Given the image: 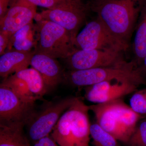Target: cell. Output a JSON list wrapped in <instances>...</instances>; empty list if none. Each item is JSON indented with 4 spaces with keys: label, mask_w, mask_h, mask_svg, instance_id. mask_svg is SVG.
<instances>
[{
    "label": "cell",
    "mask_w": 146,
    "mask_h": 146,
    "mask_svg": "<svg viewBox=\"0 0 146 146\" xmlns=\"http://www.w3.org/2000/svg\"><path fill=\"white\" fill-rule=\"evenodd\" d=\"M34 54L31 50H8L0 57V76L6 78L28 68Z\"/></svg>",
    "instance_id": "14"
},
{
    "label": "cell",
    "mask_w": 146,
    "mask_h": 146,
    "mask_svg": "<svg viewBox=\"0 0 146 146\" xmlns=\"http://www.w3.org/2000/svg\"><path fill=\"white\" fill-rule=\"evenodd\" d=\"M97 123L118 141L126 144L143 115L133 111L122 99L89 106Z\"/></svg>",
    "instance_id": "2"
},
{
    "label": "cell",
    "mask_w": 146,
    "mask_h": 146,
    "mask_svg": "<svg viewBox=\"0 0 146 146\" xmlns=\"http://www.w3.org/2000/svg\"><path fill=\"white\" fill-rule=\"evenodd\" d=\"M140 71L146 76V56L142 63V65L138 67Z\"/></svg>",
    "instance_id": "27"
},
{
    "label": "cell",
    "mask_w": 146,
    "mask_h": 146,
    "mask_svg": "<svg viewBox=\"0 0 146 146\" xmlns=\"http://www.w3.org/2000/svg\"><path fill=\"white\" fill-rule=\"evenodd\" d=\"M91 4L92 11L111 33L128 44L146 0H102Z\"/></svg>",
    "instance_id": "1"
},
{
    "label": "cell",
    "mask_w": 146,
    "mask_h": 146,
    "mask_svg": "<svg viewBox=\"0 0 146 146\" xmlns=\"http://www.w3.org/2000/svg\"><path fill=\"white\" fill-rule=\"evenodd\" d=\"M23 125H0V146H30Z\"/></svg>",
    "instance_id": "15"
},
{
    "label": "cell",
    "mask_w": 146,
    "mask_h": 146,
    "mask_svg": "<svg viewBox=\"0 0 146 146\" xmlns=\"http://www.w3.org/2000/svg\"><path fill=\"white\" fill-rule=\"evenodd\" d=\"M123 54L122 52L112 51L78 49L63 59L69 71L81 70L125 65L128 62Z\"/></svg>",
    "instance_id": "9"
},
{
    "label": "cell",
    "mask_w": 146,
    "mask_h": 146,
    "mask_svg": "<svg viewBox=\"0 0 146 146\" xmlns=\"http://www.w3.org/2000/svg\"><path fill=\"white\" fill-rule=\"evenodd\" d=\"M34 104L25 101L10 88L0 85V125H25L34 115Z\"/></svg>",
    "instance_id": "8"
},
{
    "label": "cell",
    "mask_w": 146,
    "mask_h": 146,
    "mask_svg": "<svg viewBox=\"0 0 146 146\" xmlns=\"http://www.w3.org/2000/svg\"><path fill=\"white\" fill-rule=\"evenodd\" d=\"M12 36L5 31H0V55L3 54L8 48L9 44Z\"/></svg>",
    "instance_id": "24"
},
{
    "label": "cell",
    "mask_w": 146,
    "mask_h": 146,
    "mask_svg": "<svg viewBox=\"0 0 146 146\" xmlns=\"http://www.w3.org/2000/svg\"><path fill=\"white\" fill-rule=\"evenodd\" d=\"M36 6L44 7L47 9H52L67 1L68 0H27Z\"/></svg>",
    "instance_id": "23"
},
{
    "label": "cell",
    "mask_w": 146,
    "mask_h": 146,
    "mask_svg": "<svg viewBox=\"0 0 146 146\" xmlns=\"http://www.w3.org/2000/svg\"><path fill=\"white\" fill-rule=\"evenodd\" d=\"M89 106L76 98L55 126L51 136L59 146H89Z\"/></svg>",
    "instance_id": "3"
},
{
    "label": "cell",
    "mask_w": 146,
    "mask_h": 146,
    "mask_svg": "<svg viewBox=\"0 0 146 146\" xmlns=\"http://www.w3.org/2000/svg\"><path fill=\"white\" fill-rule=\"evenodd\" d=\"M76 98H68L51 103L39 113H35L27 124L29 137L35 143L49 136L63 113Z\"/></svg>",
    "instance_id": "10"
},
{
    "label": "cell",
    "mask_w": 146,
    "mask_h": 146,
    "mask_svg": "<svg viewBox=\"0 0 146 146\" xmlns=\"http://www.w3.org/2000/svg\"><path fill=\"white\" fill-rule=\"evenodd\" d=\"M129 104L131 108L136 113L143 116L146 115V87L134 92Z\"/></svg>",
    "instance_id": "22"
},
{
    "label": "cell",
    "mask_w": 146,
    "mask_h": 146,
    "mask_svg": "<svg viewBox=\"0 0 146 146\" xmlns=\"http://www.w3.org/2000/svg\"><path fill=\"white\" fill-rule=\"evenodd\" d=\"M35 30V27L31 23L13 34L9 44V50L13 46L16 50L30 51L32 47L35 46L36 42L33 37Z\"/></svg>",
    "instance_id": "18"
},
{
    "label": "cell",
    "mask_w": 146,
    "mask_h": 146,
    "mask_svg": "<svg viewBox=\"0 0 146 146\" xmlns=\"http://www.w3.org/2000/svg\"><path fill=\"white\" fill-rule=\"evenodd\" d=\"M78 50H100L125 52L129 44L115 36L97 17L86 24L74 39Z\"/></svg>",
    "instance_id": "7"
},
{
    "label": "cell",
    "mask_w": 146,
    "mask_h": 146,
    "mask_svg": "<svg viewBox=\"0 0 146 146\" xmlns=\"http://www.w3.org/2000/svg\"><path fill=\"white\" fill-rule=\"evenodd\" d=\"M30 65L40 73L48 91L55 88L64 79L65 72L56 58L34 53Z\"/></svg>",
    "instance_id": "13"
},
{
    "label": "cell",
    "mask_w": 146,
    "mask_h": 146,
    "mask_svg": "<svg viewBox=\"0 0 146 146\" xmlns=\"http://www.w3.org/2000/svg\"><path fill=\"white\" fill-rule=\"evenodd\" d=\"M90 132L94 146H121L115 137L97 123L91 125Z\"/></svg>",
    "instance_id": "20"
},
{
    "label": "cell",
    "mask_w": 146,
    "mask_h": 146,
    "mask_svg": "<svg viewBox=\"0 0 146 146\" xmlns=\"http://www.w3.org/2000/svg\"><path fill=\"white\" fill-rule=\"evenodd\" d=\"M91 9V3L83 0H68L55 8L36 13L35 19L47 20L58 24L75 38L79 29L85 23Z\"/></svg>",
    "instance_id": "6"
},
{
    "label": "cell",
    "mask_w": 146,
    "mask_h": 146,
    "mask_svg": "<svg viewBox=\"0 0 146 146\" xmlns=\"http://www.w3.org/2000/svg\"><path fill=\"white\" fill-rule=\"evenodd\" d=\"M134 62L140 67L146 56V6L141 13L133 44Z\"/></svg>",
    "instance_id": "17"
},
{
    "label": "cell",
    "mask_w": 146,
    "mask_h": 146,
    "mask_svg": "<svg viewBox=\"0 0 146 146\" xmlns=\"http://www.w3.org/2000/svg\"><path fill=\"white\" fill-rule=\"evenodd\" d=\"M90 2L91 3H94L98 2L100 1H102V0H90Z\"/></svg>",
    "instance_id": "28"
},
{
    "label": "cell",
    "mask_w": 146,
    "mask_h": 146,
    "mask_svg": "<svg viewBox=\"0 0 146 146\" xmlns=\"http://www.w3.org/2000/svg\"><path fill=\"white\" fill-rule=\"evenodd\" d=\"M33 146H59L51 136H48L36 141Z\"/></svg>",
    "instance_id": "25"
},
{
    "label": "cell",
    "mask_w": 146,
    "mask_h": 146,
    "mask_svg": "<svg viewBox=\"0 0 146 146\" xmlns=\"http://www.w3.org/2000/svg\"><path fill=\"white\" fill-rule=\"evenodd\" d=\"M126 146H146V119L138 122Z\"/></svg>",
    "instance_id": "21"
},
{
    "label": "cell",
    "mask_w": 146,
    "mask_h": 146,
    "mask_svg": "<svg viewBox=\"0 0 146 146\" xmlns=\"http://www.w3.org/2000/svg\"><path fill=\"white\" fill-rule=\"evenodd\" d=\"M14 74L26 82L30 91L36 99L42 98L48 92L42 76L34 68H27Z\"/></svg>",
    "instance_id": "16"
},
{
    "label": "cell",
    "mask_w": 146,
    "mask_h": 146,
    "mask_svg": "<svg viewBox=\"0 0 146 146\" xmlns=\"http://www.w3.org/2000/svg\"><path fill=\"white\" fill-rule=\"evenodd\" d=\"M138 85L132 82L112 80L104 81L86 86L84 96L95 104L104 103L115 100L138 90Z\"/></svg>",
    "instance_id": "11"
},
{
    "label": "cell",
    "mask_w": 146,
    "mask_h": 146,
    "mask_svg": "<svg viewBox=\"0 0 146 146\" xmlns=\"http://www.w3.org/2000/svg\"><path fill=\"white\" fill-rule=\"evenodd\" d=\"M37 36L34 53L43 54L56 58L65 59L77 50L75 37L58 24L47 20L37 21Z\"/></svg>",
    "instance_id": "5"
},
{
    "label": "cell",
    "mask_w": 146,
    "mask_h": 146,
    "mask_svg": "<svg viewBox=\"0 0 146 146\" xmlns=\"http://www.w3.org/2000/svg\"><path fill=\"white\" fill-rule=\"evenodd\" d=\"M36 6L27 0H12L6 13L0 18L1 30L11 36L32 23L36 14Z\"/></svg>",
    "instance_id": "12"
},
{
    "label": "cell",
    "mask_w": 146,
    "mask_h": 146,
    "mask_svg": "<svg viewBox=\"0 0 146 146\" xmlns=\"http://www.w3.org/2000/svg\"><path fill=\"white\" fill-rule=\"evenodd\" d=\"M2 83L10 88L21 98L27 102L35 104L37 100L30 91L26 82L15 74L5 78Z\"/></svg>",
    "instance_id": "19"
},
{
    "label": "cell",
    "mask_w": 146,
    "mask_h": 146,
    "mask_svg": "<svg viewBox=\"0 0 146 146\" xmlns=\"http://www.w3.org/2000/svg\"><path fill=\"white\" fill-rule=\"evenodd\" d=\"M12 0H0V18H2L8 10Z\"/></svg>",
    "instance_id": "26"
},
{
    "label": "cell",
    "mask_w": 146,
    "mask_h": 146,
    "mask_svg": "<svg viewBox=\"0 0 146 146\" xmlns=\"http://www.w3.org/2000/svg\"><path fill=\"white\" fill-rule=\"evenodd\" d=\"M64 80L72 86L79 87L112 80L132 82L139 86L146 84L145 76L133 61L115 67L69 70L65 72Z\"/></svg>",
    "instance_id": "4"
}]
</instances>
